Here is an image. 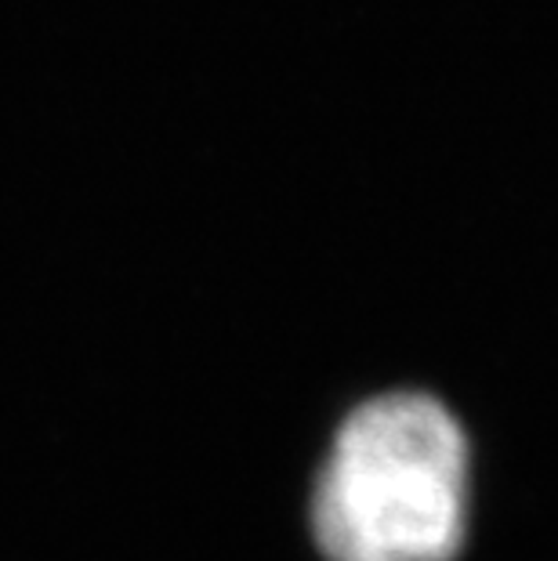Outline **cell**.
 <instances>
[{"label": "cell", "instance_id": "cell-1", "mask_svg": "<svg viewBox=\"0 0 558 561\" xmlns=\"http://www.w3.org/2000/svg\"><path fill=\"white\" fill-rule=\"evenodd\" d=\"M327 561H454L468 529V446L429 396L360 405L330 446L312 504Z\"/></svg>", "mask_w": 558, "mask_h": 561}]
</instances>
